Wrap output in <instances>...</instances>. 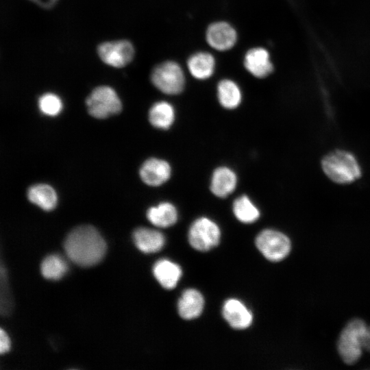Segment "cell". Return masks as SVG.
Returning a JSON list of instances; mask_svg holds the SVG:
<instances>
[{"instance_id": "44dd1931", "label": "cell", "mask_w": 370, "mask_h": 370, "mask_svg": "<svg viewBox=\"0 0 370 370\" xmlns=\"http://www.w3.org/2000/svg\"><path fill=\"white\" fill-rule=\"evenodd\" d=\"M217 96L221 105L227 109L238 107L242 99L240 88L230 79H223L219 83Z\"/></svg>"}, {"instance_id": "4fadbf2b", "label": "cell", "mask_w": 370, "mask_h": 370, "mask_svg": "<svg viewBox=\"0 0 370 370\" xmlns=\"http://www.w3.org/2000/svg\"><path fill=\"white\" fill-rule=\"evenodd\" d=\"M204 299L202 295L196 289L185 290L177 303L180 316L184 319H193L198 317L202 312Z\"/></svg>"}, {"instance_id": "8fae6325", "label": "cell", "mask_w": 370, "mask_h": 370, "mask_svg": "<svg viewBox=\"0 0 370 370\" xmlns=\"http://www.w3.org/2000/svg\"><path fill=\"white\" fill-rule=\"evenodd\" d=\"M222 312L227 322L235 329H245L251 324L252 313L238 299L226 300L223 304Z\"/></svg>"}, {"instance_id": "7a4b0ae2", "label": "cell", "mask_w": 370, "mask_h": 370, "mask_svg": "<svg viewBox=\"0 0 370 370\" xmlns=\"http://www.w3.org/2000/svg\"><path fill=\"white\" fill-rule=\"evenodd\" d=\"M322 168L326 175L338 184L354 182L361 175L360 166L355 157L345 151H336L322 160Z\"/></svg>"}, {"instance_id": "3957f363", "label": "cell", "mask_w": 370, "mask_h": 370, "mask_svg": "<svg viewBox=\"0 0 370 370\" xmlns=\"http://www.w3.org/2000/svg\"><path fill=\"white\" fill-rule=\"evenodd\" d=\"M367 325L360 319L349 321L341 332L338 342V352L347 365L356 363L361 357L363 349V336Z\"/></svg>"}, {"instance_id": "52a82bcc", "label": "cell", "mask_w": 370, "mask_h": 370, "mask_svg": "<svg viewBox=\"0 0 370 370\" xmlns=\"http://www.w3.org/2000/svg\"><path fill=\"white\" fill-rule=\"evenodd\" d=\"M188 241L195 249L205 251L216 247L220 240L219 226L206 217L196 219L190 227Z\"/></svg>"}, {"instance_id": "603a6c76", "label": "cell", "mask_w": 370, "mask_h": 370, "mask_svg": "<svg viewBox=\"0 0 370 370\" xmlns=\"http://www.w3.org/2000/svg\"><path fill=\"white\" fill-rule=\"evenodd\" d=\"M40 271L47 279L59 280L67 271V264L62 257L56 254L49 255L42 262Z\"/></svg>"}, {"instance_id": "ffe728a7", "label": "cell", "mask_w": 370, "mask_h": 370, "mask_svg": "<svg viewBox=\"0 0 370 370\" xmlns=\"http://www.w3.org/2000/svg\"><path fill=\"white\" fill-rule=\"evenodd\" d=\"M149 119L155 127L166 130L169 128L175 120V110L172 105L166 101L156 103L150 109Z\"/></svg>"}, {"instance_id": "277c9868", "label": "cell", "mask_w": 370, "mask_h": 370, "mask_svg": "<svg viewBox=\"0 0 370 370\" xmlns=\"http://www.w3.org/2000/svg\"><path fill=\"white\" fill-rule=\"evenodd\" d=\"M153 85L167 95L180 93L184 87L185 77L180 66L173 61L158 65L151 74Z\"/></svg>"}, {"instance_id": "d4e9b609", "label": "cell", "mask_w": 370, "mask_h": 370, "mask_svg": "<svg viewBox=\"0 0 370 370\" xmlns=\"http://www.w3.org/2000/svg\"><path fill=\"white\" fill-rule=\"evenodd\" d=\"M10 341L6 332L2 329L0 330V353L1 354L9 351Z\"/></svg>"}, {"instance_id": "6da1fadb", "label": "cell", "mask_w": 370, "mask_h": 370, "mask_svg": "<svg viewBox=\"0 0 370 370\" xmlns=\"http://www.w3.org/2000/svg\"><path fill=\"white\" fill-rule=\"evenodd\" d=\"M64 247L69 258L82 267L97 264L106 251L102 236L94 227L88 225L74 228L67 235Z\"/></svg>"}, {"instance_id": "5bb4252c", "label": "cell", "mask_w": 370, "mask_h": 370, "mask_svg": "<svg viewBox=\"0 0 370 370\" xmlns=\"http://www.w3.org/2000/svg\"><path fill=\"white\" fill-rule=\"evenodd\" d=\"M236 184L237 177L235 173L230 168L221 166L213 172L210 190L217 197L223 198L234 190Z\"/></svg>"}, {"instance_id": "7402d4cb", "label": "cell", "mask_w": 370, "mask_h": 370, "mask_svg": "<svg viewBox=\"0 0 370 370\" xmlns=\"http://www.w3.org/2000/svg\"><path fill=\"white\" fill-rule=\"evenodd\" d=\"M233 212L238 220L245 223H253L260 217L259 210L246 195L234 200Z\"/></svg>"}, {"instance_id": "8992f818", "label": "cell", "mask_w": 370, "mask_h": 370, "mask_svg": "<svg viewBox=\"0 0 370 370\" xmlns=\"http://www.w3.org/2000/svg\"><path fill=\"white\" fill-rule=\"evenodd\" d=\"M90 114L97 119H105L121 110V102L115 91L108 86L95 88L86 99Z\"/></svg>"}, {"instance_id": "7c38bea8", "label": "cell", "mask_w": 370, "mask_h": 370, "mask_svg": "<svg viewBox=\"0 0 370 370\" xmlns=\"http://www.w3.org/2000/svg\"><path fill=\"white\" fill-rule=\"evenodd\" d=\"M244 65L251 75L258 78L265 77L273 71L269 53L261 47L251 49L246 53Z\"/></svg>"}, {"instance_id": "cb8c5ba5", "label": "cell", "mask_w": 370, "mask_h": 370, "mask_svg": "<svg viewBox=\"0 0 370 370\" xmlns=\"http://www.w3.org/2000/svg\"><path fill=\"white\" fill-rule=\"evenodd\" d=\"M40 111L47 116H56L62 108L60 99L56 95L47 93L42 95L38 101Z\"/></svg>"}, {"instance_id": "ac0fdd59", "label": "cell", "mask_w": 370, "mask_h": 370, "mask_svg": "<svg viewBox=\"0 0 370 370\" xmlns=\"http://www.w3.org/2000/svg\"><path fill=\"white\" fill-rule=\"evenodd\" d=\"M148 220L155 226L168 227L174 225L177 220L176 208L169 202H163L150 208L147 212Z\"/></svg>"}, {"instance_id": "e0dca14e", "label": "cell", "mask_w": 370, "mask_h": 370, "mask_svg": "<svg viewBox=\"0 0 370 370\" xmlns=\"http://www.w3.org/2000/svg\"><path fill=\"white\" fill-rule=\"evenodd\" d=\"M190 74L197 79H206L213 73L215 66L214 57L207 52H199L192 55L187 61Z\"/></svg>"}, {"instance_id": "30bf717a", "label": "cell", "mask_w": 370, "mask_h": 370, "mask_svg": "<svg viewBox=\"0 0 370 370\" xmlns=\"http://www.w3.org/2000/svg\"><path fill=\"white\" fill-rule=\"evenodd\" d=\"M139 174L146 184L158 186L170 178L171 168L166 161L153 158L147 160L143 164Z\"/></svg>"}, {"instance_id": "9a60e30c", "label": "cell", "mask_w": 370, "mask_h": 370, "mask_svg": "<svg viewBox=\"0 0 370 370\" xmlns=\"http://www.w3.org/2000/svg\"><path fill=\"white\" fill-rule=\"evenodd\" d=\"M133 239L136 247L144 253H154L164 246L165 238L158 230L147 227L137 228L133 234Z\"/></svg>"}, {"instance_id": "484cf974", "label": "cell", "mask_w": 370, "mask_h": 370, "mask_svg": "<svg viewBox=\"0 0 370 370\" xmlns=\"http://www.w3.org/2000/svg\"><path fill=\"white\" fill-rule=\"evenodd\" d=\"M363 349L370 352V325H367L363 336Z\"/></svg>"}, {"instance_id": "d6986e66", "label": "cell", "mask_w": 370, "mask_h": 370, "mask_svg": "<svg viewBox=\"0 0 370 370\" xmlns=\"http://www.w3.org/2000/svg\"><path fill=\"white\" fill-rule=\"evenodd\" d=\"M29 200L45 210H53L57 204V195L54 189L45 184H36L27 192Z\"/></svg>"}, {"instance_id": "2e32d148", "label": "cell", "mask_w": 370, "mask_h": 370, "mask_svg": "<svg viewBox=\"0 0 370 370\" xmlns=\"http://www.w3.org/2000/svg\"><path fill=\"white\" fill-rule=\"evenodd\" d=\"M153 273L162 286L167 289L173 288L182 276L180 266L166 259L160 260L154 264Z\"/></svg>"}, {"instance_id": "9c48e42d", "label": "cell", "mask_w": 370, "mask_h": 370, "mask_svg": "<svg viewBox=\"0 0 370 370\" xmlns=\"http://www.w3.org/2000/svg\"><path fill=\"white\" fill-rule=\"evenodd\" d=\"M237 34L235 29L225 22L211 24L206 31V40L209 45L218 51H226L236 43Z\"/></svg>"}, {"instance_id": "5b68a950", "label": "cell", "mask_w": 370, "mask_h": 370, "mask_svg": "<svg viewBox=\"0 0 370 370\" xmlns=\"http://www.w3.org/2000/svg\"><path fill=\"white\" fill-rule=\"evenodd\" d=\"M256 245L267 260L273 262L284 259L291 249V243L287 236L271 229L262 230L258 234Z\"/></svg>"}, {"instance_id": "ba28073f", "label": "cell", "mask_w": 370, "mask_h": 370, "mask_svg": "<svg viewBox=\"0 0 370 370\" xmlns=\"http://www.w3.org/2000/svg\"><path fill=\"white\" fill-rule=\"evenodd\" d=\"M99 55L106 64L121 67L129 63L134 56V48L127 41L106 42L99 47Z\"/></svg>"}]
</instances>
